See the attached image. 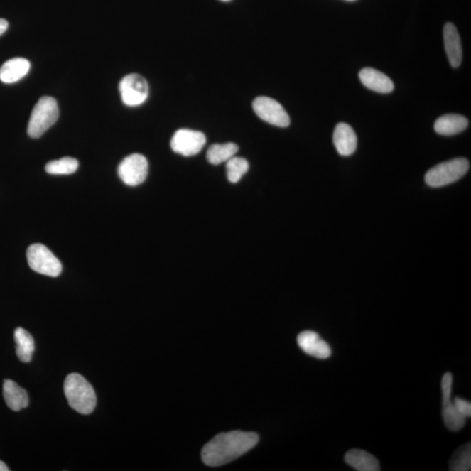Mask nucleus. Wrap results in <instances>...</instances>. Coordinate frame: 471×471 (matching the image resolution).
Listing matches in <instances>:
<instances>
[{"mask_svg": "<svg viewBox=\"0 0 471 471\" xmlns=\"http://www.w3.org/2000/svg\"><path fill=\"white\" fill-rule=\"evenodd\" d=\"M258 443L259 435L254 432L220 433L202 448V462L210 467L224 465L254 449Z\"/></svg>", "mask_w": 471, "mask_h": 471, "instance_id": "obj_1", "label": "nucleus"}, {"mask_svg": "<svg viewBox=\"0 0 471 471\" xmlns=\"http://www.w3.org/2000/svg\"><path fill=\"white\" fill-rule=\"evenodd\" d=\"M64 392L69 405L82 415H90L97 406L93 386L79 374H69L64 382Z\"/></svg>", "mask_w": 471, "mask_h": 471, "instance_id": "obj_2", "label": "nucleus"}, {"mask_svg": "<svg viewBox=\"0 0 471 471\" xmlns=\"http://www.w3.org/2000/svg\"><path fill=\"white\" fill-rule=\"evenodd\" d=\"M60 110L55 98L44 97L39 99L31 114L28 134L30 137L39 138L58 121Z\"/></svg>", "mask_w": 471, "mask_h": 471, "instance_id": "obj_3", "label": "nucleus"}, {"mask_svg": "<svg viewBox=\"0 0 471 471\" xmlns=\"http://www.w3.org/2000/svg\"><path fill=\"white\" fill-rule=\"evenodd\" d=\"M469 170L470 163L466 158L452 159L431 168L425 175V182L434 188L449 185L465 177Z\"/></svg>", "mask_w": 471, "mask_h": 471, "instance_id": "obj_4", "label": "nucleus"}, {"mask_svg": "<svg viewBox=\"0 0 471 471\" xmlns=\"http://www.w3.org/2000/svg\"><path fill=\"white\" fill-rule=\"evenodd\" d=\"M26 256L31 269L38 274L56 278L63 271L60 260L43 244H32L26 252Z\"/></svg>", "mask_w": 471, "mask_h": 471, "instance_id": "obj_5", "label": "nucleus"}, {"mask_svg": "<svg viewBox=\"0 0 471 471\" xmlns=\"http://www.w3.org/2000/svg\"><path fill=\"white\" fill-rule=\"evenodd\" d=\"M121 97L122 102L129 107H136L143 104L148 97V84L143 76L138 74L126 75L121 80Z\"/></svg>", "mask_w": 471, "mask_h": 471, "instance_id": "obj_6", "label": "nucleus"}, {"mask_svg": "<svg viewBox=\"0 0 471 471\" xmlns=\"http://www.w3.org/2000/svg\"><path fill=\"white\" fill-rule=\"evenodd\" d=\"M148 172V163L146 157L140 154L126 157L118 167L119 177L129 186L141 185L146 180Z\"/></svg>", "mask_w": 471, "mask_h": 471, "instance_id": "obj_7", "label": "nucleus"}, {"mask_svg": "<svg viewBox=\"0 0 471 471\" xmlns=\"http://www.w3.org/2000/svg\"><path fill=\"white\" fill-rule=\"evenodd\" d=\"M252 107L256 116L268 124L277 127L286 128L290 125L288 114L281 103L275 99L261 97L254 99Z\"/></svg>", "mask_w": 471, "mask_h": 471, "instance_id": "obj_8", "label": "nucleus"}, {"mask_svg": "<svg viewBox=\"0 0 471 471\" xmlns=\"http://www.w3.org/2000/svg\"><path fill=\"white\" fill-rule=\"evenodd\" d=\"M452 385L453 377L450 373L444 374L442 379L443 411L442 416L445 426L451 431H461L465 426L466 417L461 415L451 403Z\"/></svg>", "mask_w": 471, "mask_h": 471, "instance_id": "obj_9", "label": "nucleus"}, {"mask_svg": "<svg viewBox=\"0 0 471 471\" xmlns=\"http://www.w3.org/2000/svg\"><path fill=\"white\" fill-rule=\"evenodd\" d=\"M205 144V134L196 130L183 129L174 134L170 146L178 154L189 157L197 155Z\"/></svg>", "mask_w": 471, "mask_h": 471, "instance_id": "obj_10", "label": "nucleus"}, {"mask_svg": "<svg viewBox=\"0 0 471 471\" xmlns=\"http://www.w3.org/2000/svg\"><path fill=\"white\" fill-rule=\"evenodd\" d=\"M297 342L301 350L305 354L317 359H328L332 354V350L327 342L320 338L315 332L305 331L298 335Z\"/></svg>", "mask_w": 471, "mask_h": 471, "instance_id": "obj_11", "label": "nucleus"}, {"mask_svg": "<svg viewBox=\"0 0 471 471\" xmlns=\"http://www.w3.org/2000/svg\"><path fill=\"white\" fill-rule=\"evenodd\" d=\"M443 40L451 67H458L460 66L462 59L461 39L457 28L452 23H447L444 26Z\"/></svg>", "mask_w": 471, "mask_h": 471, "instance_id": "obj_12", "label": "nucleus"}, {"mask_svg": "<svg viewBox=\"0 0 471 471\" xmlns=\"http://www.w3.org/2000/svg\"><path fill=\"white\" fill-rule=\"evenodd\" d=\"M359 77L364 86L377 93L389 94L394 89L391 79L377 69L363 68L359 72Z\"/></svg>", "mask_w": 471, "mask_h": 471, "instance_id": "obj_13", "label": "nucleus"}, {"mask_svg": "<svg viewBox=\"0 0 471 471\" xmlns=\"http://www.w3.org/2000/svg\"><path fill=\"white\" fill-rule=\"evenodd\" d=\"M334 144L340 156L353 155L357 148V136L353 128L344 122L337 125L334 132Z\"/></svg>", "mask_w": 471, "mask_h": 471, "instance_id": "obj_14", "label": "nucleus"}, {"mask_svg": "<svg viewBox=\"0 0 471 471\" xmlns=\"http://www.w3.org/2000/svg\"><path fill=\"white\" fill-rule=\"evenodd\" d=\"M31 64L24 58H13L6 61L0 67V80L6 84L18 82L30 71Z\"/></svg>", "mask_w": 471, "mask_h": 471, "instance_id": "obj_15", "label": "nucleus"}, {"mask_svg": "<svg viewBox=\"0 0 471 471\" xmlns=\"http://www.w3.org/2000/svg\"><path fill=\"white\" fill-rule=\"evenodd\" d=\"M3 396L11 411H20L28 406V393L13 381L6 380L4 381Z\"/></svg>", "mask_w": 471, "mask_h": 471, "instance_id": "obj_16", "label": "nucleus"}, {"mask_svg": "<svg viewBox=\"0 0 471 471\" xmlns=\"http://www.w3.org/2000/svg\"><path fill=\"white\" fill-rule=\"evenodd\" d=\"M345 462L358 471L381 470L380 463L372 454L362 450H351L345 455Z\"/></svg>", "mask_w": 471, "mask_h": 471, "instance_id": "obj_17", "label": "nucleus"}, {"mask_svg": "<svg viewBox=\"0 0 471 471\" xmlns=\"http://www.w3.org/2000/svg\"><path fill=\"white\" fill-rule=\"evenodd\" d=\"M468 126L466 117L460 114H445L436 120L434 128L439 135L450 136L465 131Z\"/></svg>", "mask_w": 471, "mask_h": 471, "instance_id": "obj_18", "label": "nucleus"}, {"mask_svg": "<svg viewBox=\"0 0 471 471\" xmlns=\"http://www.w3.org/2000/svg\"><path fill=\"white\" fill-rule=\"evenodd\" d=\"M15 342H16V354L22 362L28 363L32 361L34 352V340L33 336L25 329L18 327L14 332Z\"/></svg>", "mask_w": 471, "mask_h": 471, "instance_id": "obj_19", "label": "nucleus"}, {"mask_svg": "<svg viewBox=\"0 0 471 471\" xmlns=\"http://www.w3.org/2000/svg\"><path fill=\"white\" fill-rule=\"evenodd\" d=\"M237 151H239V146L233 143L214 144L207 152V160L213 166H218V164L227 162L232 158Z\"/></svg>", "mask_w": 471, "mask_h": 471, "instance_id": "obj_20", "label": "nucleus"}, {"mask_svg": "<svg viewBox=\"0 0 471 471\" xmlns=\"http://www.w3.org/2000/svg\"><path fill=\"white\" fill-rule=\"evenodd\" d=\"M471 468V444H465L455 451L450 461L451 471H468Z\"/></svg>", "mask_w": 471, "mask_h": 471, "instance_id": "obj_21", "label": "nucleus"}, {"mask_svg": "<svg viewBox=\"0 0 471 471\" xmlns=\"http://www.w3.org/2000/svg\"><path fill=\"white\" fill-rule=\"evenodd\" d=\"M79 162L72 157L52 161L45 167V171L51 175H71L78 170Z\"/></svg>", "mask_w": 471, "mask_h": 471, "instance_id": "obj_22", "label": "nucleus"}, {"mask_svg": "<svg viewBox=\"0 0 471 471\" xmlns=\"http://www.w3.org/2000/svg\"><path fill=\"white\" fill-rule=\"evenodd\" d=\"M226 163L227 178L232 183H239L249 170V163L242 157L233 156Z\"/></svg>", "mask_w": 471, "mask_h": 471, "instance_id": "obj_23", "label": "nucleus"}, {"mask_svg": "<svg viewBox=\"0 0 471 471\" xmlns=\"http://www.w3.org/2000/svg\"><path fill=\"white\" fill-rule=\"evenodd\" d=\"M454 405L458 411L463 416L468 418L471 416V404L470 401L463 400L462 398L455 397L454 400Z\"/></svg>", "mask_w": 471, "mask_h": 471, "instance_id": "obj_24", "label": "nucleus"}, {"mask_svg": "<svg viewBox=\"0 0 471 471\" xmlns=\"http://www.w3.org/2000/svg\"><path fill=\"white\" fill-rule=\"evenodd\" d=\"M7 28H9V22L4 18H0V36L5 33Z\"/></svg>", "mask_w": 471, "mask_h": 471, "instance_id": "obj_25", "label": "nucleus"}, {"mask_svg": "<svg viewBox=\"0 0 471 471\" xmlns=\"http://www.w3.org/2000/svg\"><path fill=\"white\" fill-rule=\"evenodd\" d=\"M9 467L6 466L5 462L0 461V471H9Z\"/></svg>", "mask_w": 471, "mask_h": 471, "instance_id": "obj_26", "label": "nucleus"}, {"mask_svg": "<svg viewBox=\"0 0 471 471\" xmlns=\"http://www.w3.org/2000/svg\"><path fill=\"white\" fill-rule=\"evenodd\" d=\"M221 1L228 2V1H231V0H221Z\"/></svg>", "mask_w": 471, "mask_h": 471, "instance_id": "obj_27", "label": "nucleus"}, {"mask_svg": "<svg viewBox=\"0 0 471 471\" xmlns=\"http://www.w3.org/2000/svg\"><path fill=\"white\" fill-rule=\"evenodd\" d=\"M347 1H355V0H347Z\"/></svg>", "mask_w": 471, "mask_h": 471, "instance_id": "obj_28", "label": "nucleus"}]
</instances>
